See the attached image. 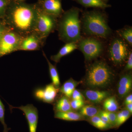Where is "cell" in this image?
I'll list each match as a JSON object with an SVG mask.
<instances>
[{
	"instance_id": "cell-1",
	"label": "cell",
	"mask_w": 132,
	"mask_h": 132,
	"mask_svg": "<svg viewBox=\"0 0 132 132\" xmlns=\"http://www.w3.org/2000/svg\"><path fill=\"white\" fill-rule=\"evenodd\" d=\"M38 14L36 3L11 0L3 19L9 28L24 38L34 31Z\"/></svg>"
},
{
	"instance_id": "cell-2",
	"label": "cell",
	"mask_w": 132,
	"mask_h": 132,
	"mask_svg": "<svg viewBox=\"0 0 132 132\" xmlns=\"http://www.w3.org/2000/svg\"><path fill=\"white\" fill-rule=\"evenodd\" d=\"M80 10L72 7L63 13L58 19L57 29L59 39L67 43H78L82 39L81 22L80 20Z\"/></svg>"
},
{
	"instance_id": "cell-3",
	"label": "cell",
	"mask_w": 132,
	"mask_h": 132,
	"mask_svg": "<svg viewBox=\"0 0 132 132\" xmlns=\"http://www.w3.org/2000/svg\"><path fill=\"white\" fill-rule=\"evenodd\" d=\"M81 20L82 31L88 37L107 39L112 34L106 15L100 10L86 11L82 14Z\"/></svg>"
},
{
	"instance_id": "cell-4",
	"label": "cell",
	"mask_w": 132,
	"mask_h": 132,
	"mask_svg": "<svg viewBox=\"0 0 132 132\" xmlns=\"http://www.w3.org/2000/svg\"><path fill=\"white\" fill-rule=\"evenodd\" d=\"M113 76V72L106 62L97 61L88 69L86 82L90 87H105L110 84Z\"/></svg>"
},
{
	"instance_id": "cell-5",
	"label": "cell",
	"mask_w": 132,
	"mask_h": 132,
	"mask_svg": "<svg viewBox=\"0 0 132 132\" xmlns=\"http://www.w3.org/2000/svg\"><path fill=\"white\" fill-rule=\"evenodd\" d=\"M85 60L90 61L100 57L104 50V45L100 39L93 37L82 38L77 43Z\"/></svg>"
},
{
	"instance_id": "cell-6",
	"label": "cell",
	"mask_w": 132,
	"mask_h": 132,
	"mask_svg": "<svg viewBox=\"0 0 132 132\" xmlns=\"http://www.w3.org/2000/svg\"><path fill=\"white\" fill-rule=\"evenodd\" d=\"M37 7L38 16L34 32L46 41L50 34L57 29L58 19L43 12Z\"/></svg>"
},
{
	"instance_id": "cell-7",
	"label": "cell",
	"mask_w": 132,
	"mask_h": 132,
	"mask_svg": "<svg viewBox=\"0 0 132 132\" xmlns=\"http://www.w3.org/2000/svg\"><path fill=\"white\" fill-rule=\"evenodd\" d=\"M128 44L120 37H114L108 48L109 59L116 65H122L127 60L130 52Z\"/></svg>"
},
{
	"instance_id": "cell-8",
	"label": "cell",
	"mask_w": 132,
	"mask_h": 132,
	"mask_svg": "<svg viewBox=\"0 0 132 132\" xmlns=\"http://www.w3.org/2000/svg\"><path fill=\"white\" fill-rule=\"evenodd\" d=\"M22 38L8 28L0 40V57L19 51Z\"/></svg>"
},
{
	"instance_id": "cell-9",
	"label": "cell",
	"mask_w": 132,
	"mask_h": 132,
	"mask_svg": "<svg viewBox=\"0 0 132 132\" xmlns=\"http://www.w3.org/2000/svg\"><path fill=\"white\" fill-rule=\"evenodd\" d=\"M36 3L43 12L58 19L64 12L62 6L61 0H38Z\"/></svg>"
},
{
	"instance_id": "cell-10",
	"label": "cell",
	"mask_w": 132,
	"mask_h": 132,
	"mask_svg": "<svg viewBox=\"0 0 132 132\" xmlns=\"http://www.w3.org/2000/svg\"><path fill=\"white\" fill-rule=\"evenodd\" d=\"M45 42L36 33L33 32L22 38L19 51L40 50L45 45Z\"/></svg>"
},
{
	"instance_id": "cell-11",
	"label": "cell",
	"mask_w": 132,
	"mask_h": 132,
	"mask_svg": "<svg viewBox=\"0 0 132 132\" xmlns=\"http://www.w3.org/2000/svg\"><path fill=\"white\" fill-rule=\"evenodd\" d=\"M11 108L19 109L25 113L28 123L29 132H36L38 120V111L37 109L32 104L20 107L10 106Z\"/></svg>"
},
{
	"instance_id": "cell-12",
	"label": "cell",
	"mask_w": 132,
	"mask_h": 132,
	"mask_svg": "<svg viewBox=\"0 0 132 132\" xmlns=\"http://www.w3.org/2000/svg\"><path fill=\"white\" fill-rule=\"evenodd\" d=\"M59 91V88L55 87L52 83L44 88L37 89L35 92V96L39 100L50 104L54 101Z\"/></svg>"
},
{
	"instance_id": "cell-13",
	"label": "cell",
	"mask_w": 132,
	"mask_h": 132,
	"mask_svg": "<svg viewBox=\"0 0 132 132\" xmlns=\"http://www.w3.org/2000/svg\"><path fill=\"white\" fill-rule=\"evenodd\" d=\"M132 77L130 73L123 75L121 77L118 86V95L121 98L129 95L132 89Z\"/></svg>"
},
{
	"instance_id": "cell-14",
	"label": "cell",
	"mask_w": 132,
	"mask_h": 132,
	"mask_svg": "<svg viewBox=\"0 0 132 132\" xmlns=\"http://www.w3.org/2000/svg\"><path fill=\"white\" fill-rule=\"evenodd\" d=\"M82 94L88 101L94 104L101 103L110 95V93L107 91L92 90H85Z\"/></svg>"
},
{
	"instance_id": "cell-15",
	"label": "cell",
	"mask_w": 132,
	"mask_h": 132,
	"mask_svg": "<svg viewBox=\"0 0 132 132\" xmlns=\"http://www.w3.org/2000/svg\"><path fill=\"white\" fill-rule=\"evenodd\" d=\"M66 44L59 50L57 54L52 55L50 59L55 63L60 62L62 57L67 55L78 48L77 43L69 42Z\"/></svg>"
},
{
	"instance_id": "cell-16",
	"label": "cell",
	"mask_w": 132,
	"mask_h": 132,
	"mask_svg": "<svg viewBox=\"0 0 132 132\" xmlns=\"http://www.w3.org/2000/svg\"><path fill=\"white\" fill-rule=\"evenodd\" d=\"M77 3L86 8L105 9L111 7V5L108 4L103 0H74Z\"/></svg>"
},
{
	"instance_id": "cell-17",
	"label": "cell",
	"mask_w": 132,
	"mask_h": 132,
	"mask_svg": "<svg viewBox=\"0 0 132 132\" xmlns=\"http://www.w3.org/2000/svg\"><path fill=\"white\" fill-rule=\"evenodd\" d=\"M55 118L68 121H78L85 120V118L79 113L72 111L66 112H56Z\"/></svg>"
},
{
	"instance_id": "cell-18",
	"label": "cell",
	"mask_w": 132,
	"mask_h": 132,
	"mask_svg": "<svg viewBox=\"0 0 132 132\" xmlns=\"http://www.w3.org/2000/svg\"><path fill=\"white\" fill-rule=\"evenodd\" d=\"M79 83V82L76 81L72 78H71L64 82L60 88L59 91H60L66 97L68 98H71L76 87Z\"/></svg>"
},
{
	"instance_id": "cell-19",
	"label": "cell",
	"mask_w": 132,
	"mask_h": 132,
	"mask_svg": "<svg viewBox=\"0 0 132 132\" xmlns=\"http://www.w3.org/2000/svg\"><path fill=\"white\" fill-rule=\"evenodd\" d=\"M43 56L46 60L48 64L50 74L52 79V83L54 85L55 87L59 88L60 86V81L59 73L57 69L55 66L53 65L50 61L49 60L47 59L46 55L45 54V52L43 51Z\"/></svg>"
},
{
	"instance_id": "cell-20",
	"label": "cell",
	"mask_w": 132,
	"mask_h": 132,
	"mask_svg": "<svg viewBox=\"0 0 132 132\" xmlns=\"http://www.w3.org/2000/svg\"><path fill=\"white\" fill-rule=\"evenodd\" d=\"M56 112H66L72 111L69 98L62 96L58 100L55 107Z\"/></svg>"
},
{
	"instance_id": "cell-21",
	"label": "cell",
	"mask_w": 132,
	"mask_h": 132,
	"mask_svg": "<svg viewBox=\"0 0 132 132\" xmlns=\"http://www.w3.org/2000/svg\"><path fill=\"white\" fill-rule=\"evenodd\" d=\"M105 111L109 112H116L119 109V104L114 97H108L105 99L103 103Z\"/></svg>"
},
{
	"instance_id": "cell-22",
	"label": "cell",
	"mask_w": 132,
	"mask_h": 132,
	"mask_svg": "<svg viewBox=\"0 0 132 132\" xmlns=\"http://www.w3.org/2000/svg\"><path fill=\"white\" fill-rule=\"evenodd\" d=\"M118 35L130 46H132V27H127L117 31Z\"/></svg>"
},
{
	"instance_id": "cell-23",
	"label": "cell",
	"mask_w": 132,
	"mask_h": 132,
	"mask_svg": "<svg viewBox=\"0 0 132 132\" xmlns=\"http://www.w3.org/2000/svg\"><path fill=\"white\" fill-rule=\"evenodd\" d=\"M99 108L93 106L86 105L80 109L79 113L85 118H89L97 115L100 112Z\"/></svg>"
},
{
	"instance_id": "cell-24",
	"label": "cell",
	"mask_w": 132,
	"mask_h": 132,
	"mask_svg": "<svg viewBox=\"0 0 132 132\" xmlns=\"http://www.w3.org/2000/svg\"><path fill=\"white\" fill-rule=\"evenodd\" d=\"M88 121L94 126L100 130H107L112 127L108 123L102 120L97 115L88 118Z\"/></svg>"
},
{
	"instance_id": "cell-25",
	"label": "cell",
	"mask_w": 132,
	"mask_h": 132,
	"mask_svg": "<svg viewBox=\"0 0 132 132\" xmlns=\"http://www.w3.org/2000/svg\"><path fill=\"white\" fill-rule=\"evenodd\" d=\"M131 114L126 109L122 110L117 113L116 127H119L130 118Z\"/></svg>"
},
{
	"instance_id": "cell-26",
	"label": "cell",
	"mask_w": 132,
	"mask_h": 132,
	"mask_svg": "<svg viewBox=\"0 0 132 132\" xmlns=\"http://www.w3.org/2000/svg\"><path fill=\"white\" fill-rule=\"evenodd\" d=\"M5 111L4 105L0 100V121L4 127V132H8L9 129L7 128V126L5 123Z\"/></svg>"
},
{
	"instance_id": "cell-27",
	"label": "cell",
	"mask_w": 132,
	"mask_h": 132,
	"mask_svg": "<svg viewBox=\"0 0 132 132\" xmlns=\"http://www.w3.org/2000/svg\"><path fill=\"white\" fill-rule=\"evenodd\" d=\"M11 0H0V19L5 16L8 6Z\"/></svg>"
},
{
	"instance_id": "cell-28",
	"label": "cell",
	"mask_w": 132,
	"mask_h": 132,
	"mask_svg": "<svg viewBox=\"0 0 132 132\" xmlns=\"http://www.w3.org/2000/svg\"><path fill=\"white\" fill-rule=\"evenodd\" d=\"M84 101L80 100H72L71 101V105L72 109L77 110L80 109L85 105Z\"/></svg>"
},
{
	"instance_id": "cell-29",
	"label": "cell",
	"mask_w": 132,
	"mask_h": 132,
	"mask_svg": "<svg viewBox=\"0 0 132 132\" xmlns=\"http://www.w3.org/2000/svg\"><path fill=\"white\" fill-rule=\"evenodd\" d=\"M106 113L111 126L112 127H116L117 113H116L115 112H109L107 111H106Z\"/></svg>"
},
{
	"instance_id": "cell-30",
	"label": "cell",
	"mask_w": 132,
	"mask_h": 132,
	"mask_svg": "<svg viewBox=\"0 0 132 132\" xmlns=\"http://www.w3.org/2000/svg\"><path fill=\"white\" fill-rule=\"evenodd\" d=\"M8 28L3 18L0 20V40Z\"/></svg>"
},
{
	"instance_id": "cell-31",
	"label": "cell",
	"mask_w": 132,
	"mask_h": 132,
	"mask_svg": "<svg viewBox=\"0 0 132 132\" xmlns=\"http://www.w3.org/2000/svg\"><path fill=\"white\" fill-rule=\"evenodd\" d=\"M125 68V71H131L132 69V53L130 51Z\"/></svg>"
},
{
	"instance_id": "cell-32",
	"label": "cell",
	"mask_w": 132,
	"mask_h": 132,
	"mask_svg": "<svg viewBox=\"0 0 132 132\" xmlns=\"http://www.w3.org/2000/svg\"><path fill=\"white\" fill-rule=\"evenodd\" d=\"M72 100H84V96L80 92L77 90H74L72 95Z\"/></svg>"
},
{
	"instance_id": "cell-33",
	"label": "cell",
	"mask_w": 132,
	"mask_h": 132,
	"mask_svg": "<svg viewBox=\"0 0 132 132\" xmlns=\"http://www.w3.org/2000/svg\"><path fill=\"white\" fill-rule=\"evenodd\" d=\"M102 120L108 123L110 125V122L109 120L108 116L107 114L106 111H100L97 114Z\"/></svg>"
},
{
	"instance_id": "cell-34",
	"label": "cell",
	"mask_w": 132,
	"mask_h": 132,
	"mask_svg": "<svg viewBox=\"0 0 132 132\" xmlns=\"http://www.w3.org/2000/svg\"><path fill=\"white\" fill-rule=\"evenodd\" d=\"M132 103V95L130 94L128 95L126 97L125 102H124V105L125 106L128 104H131Z\"/></svg>"
},
{
	"instance_id": "cell-35",
	"label": "cell",
	"mask_w": 132,
	"mask_h": 132,
	"mask_svg": "<svg viewBox=\"0 0 132 132\" xmlns=\"http://www.w3.org/2000/svg\"><path fill=\"white\" fill-rule=\"evenodd\" d=\"M126 109L129 111L130 113L131 114L132 113V103L128 104L126 105Z\"/></svg>"
},
{
	"instance_id": "cell-36",
	"label": "cell",
	"mask_w": 132,
	"mask_h": 132,
	"mask_svg": "<svg viewBox=\"0 0 132 132\" xmlns=\"http://www.w3.org/2000/svg\"><path fill=\"white\" fill-rule=\"evenodd\" d=\"M16 1H19L24 2V1H25V0H16Z\"/></svg>"
},
{
	"instance_id": "cell-37",
	"label": "cell",
	"mask_w": 132,
	"mask_h": 132,
	"mask_svg": "<svg viewBox=\"0 0 132 132\" xmlns=\"http://www.w3.org/2000/svg\"><path fill=\"white\" fill-rule=\"evenodd\" d=\"M103 1H104V2H105L107 3L109 0H103Z\"/></svg>"
}]
</instances>
